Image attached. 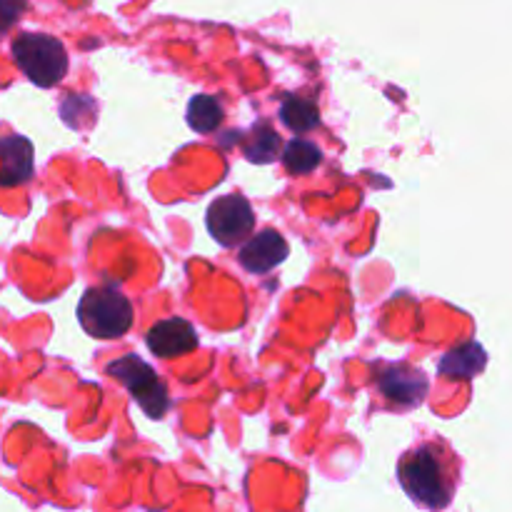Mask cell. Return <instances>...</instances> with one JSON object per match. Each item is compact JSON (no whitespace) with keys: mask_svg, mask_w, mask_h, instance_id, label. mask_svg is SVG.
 Segmentation results:
<instances>
[{"mask_svg":"<svg viewBox=\"0 0 512 512\" xmlns=\"http://www.w3.org/2000/svg\"><path fill=\"white\" fill-rule=\"evenodd\" d=\"M400 488L413 503L428 510L448 508L453 500V460L440 440L415 445L398 463Z\"/></svg>","mask_w":512,"mask_h":512,"instance_id":"6da1fadb","label":"cell"},{"mask_svg":"<svg viewBox=\"0 0 512 512\" xmlns=\"http://www.w3.org/2000/svg\"><path fill=\"white\" fill-rule=\"evenodd\" d=\"M133 303L113 285H95L78 303V323L90 338L115 340L133 328Z\"/></svg>","mask_w":512,"mask_h":512,"instance_id":"7a4b0ae2","label":"cell"},{"mask_svg":"<svg viewBox=\"0 0 512 512\" xmlns=\"http://www.w3.org/2000/svg\"><path fill=\"white\" fill-rule=\"evenodd\" d=\"M13 58L20 73L38 88H53L68 75V50L48 33H20L13 40Z\"/></svg>","mask_w":512,"mask_h":512,"instance_id":"3957f363","label":"cell"},{"mask_svg":"<svg viewBox=\"0 0 512 512\" xmlns=\"http://www.w3.org/2000/svg\"><path fill=\"white\" fill-rule=\"evenodd\" d=\"M105 373L128 390L130 398L140 405V410L148 418L160 420L170 410L168 388L160 380V375L138 355H123V358L113 360V363L105 365Z\"/></svg>","mask_w":512,"mask_h":512,"instance_id":"277c9868","label":"cell"},{"mask_svg":"<svg viewBox=\"0 0 512 512\" xmlns=\"http://www.w3.org/2000/svg\"><path fill=\"white\" fill-rule=\"evenodd\" d=\"M373 385L388 408L395 410L418 408L425 403L430 390L428 375L408 363H378Z\"/></svg>","mask_w":512,"mask_h":512,"instance_id":"5b68a950","label":"cell"},{"mask_svg":"<svg viewBox=\"0 0 512 512\" xmlns=\"http://www.w3.org/2000/svg\"><path fill=\"white\" fill-rule=\"evenodd\" d=\"M205 228H208L210 238L218 245H223V248L243 245L255 230L253 205L248 203V198L238 193L223 195V198L213 200L208 205Z\"/></svg>","mask_w":512,"mask_h":512,"instance_id":"8992f818","label":"cell"},{"mask_svg":"<svg viewBox=\"0 0 512 512\" xmlns=\"http://www.w3.org/2000/svg\"><path fill=\"white\" fill-rule=\"evenodd\" d=\"M145 343L155 358L163 360L183 358V355L195 353L200 345L198 333L185 318H165L150 325L148 333H145Z\"/></svg>","mask_w":512,"mask_h":512,"instance_id":"52a82bcc","label":"cell"},{"mask_svg":"<svg viewBox=\"0 0 512 512\" xmlns=\"http://www.w3.org/2000/svg\"><path fill=\"white\" fill-rule=\"evenodd\" d=\"M290 248L288 240L283 238V233L273 228H263L260 233H255L253 238L245 240L238 250V263L240 268L248 270L253 275H265L273 268H278L280 263H285Z\"/></svg>","mask_w":512,"mask_h":512,"instance_id":"ba28073f","label":"cell"},{"mask_svg":"<svg viewBox=\"0 0 512 512\" xmlns=\"http://www.w3.org/2000/svg\"><path fill=\"white\" fill-rule=\"evenodd\" d=\"M33 143L23 135L0 138V188H18L33 178Z\"/></svg>","mask_w":512,"mask_h":512,"instance_id":"9c48e42d","label":"cell"},{"mask_svg":"<svg viewBox=\"0 0 512 512\" xmlns=\"http://www.w3.org/2000/svg\"><path fill=\"white\" fill-rule=\"evenodd\" d=\"M485 365H488V353L483 350V345L468 340L463 345H455L440 358L438 373L448 380H473L475 375L483 373Z\"/></svg>","mask_w":512,"mask_h":512,"instance_id":"30bf717a","label":"cell"},{"mask_svg":"<svg viewBox=\"0 0 512 512\" xmlns=\"http://www.w3.org/2000/svg\"><path fill=\"white\" fill-rule=\"evenodd\" d=\"M245 158L255 165H268L283 153V138L278 135V130L268 123H255L253 128L245 133L243 143H240Z\"/></svg>","mask_w":512,"mask_h":512,"instance_id":"8fae6325","label":"cell"},{"mask_svg":"<svg viewBox=\"0 0 512 512\" xmlns=\"http://www.w3.org/2000/svg\"><path fill=\"white\" fill-rule=\"evenodd\" d=\"M280 120L295 135H305L320 125V108L313 98L305 95H285L280 103Z\"/></svg>","mask_w":512,"mask_h":512,"instance_id":"7c38bea8","label":"cell"},{"mask_svg":"<svg viewBox=\"0 0 512 512\" xmlns=\"http://www.w3.org/2000/svg\"><path fill=\"white\" fill-rule=\"evenodd\" d=\"M188 125L200 135H208L215 133V130L223 125L225 118V108H223V100L215 98V95H195L190 98L188 103Z\"/></svg>","mask_w":512,"mask_h":512,"instance_id":"4fadbf2b","label":"cell"},{"mask_svg":"<svg viewBox=\"0 0 512 512\" xmlns=\"http://www.w3.org/2000/svg\"><path fill=\"white\" fill-rule=\"evenodd\" d=\"M285 170L290 175H308L323 163V150L315 143L303 138H293L290 143L283 145V153H280Z\"/></svg>","mask_w":512,"mask_h":512,"instance_id":"5bb4252c","label":"cell"},{"mask_svg":"<svg viewBox=\"0 0 512 512\" xmlns=\"http://www.w3.org/2000/svg\"><path fill=\"white\" fill-rule=\"evenodd\" d=\"M28 3L25 0H0V35L8 33L15 23L20 20V15L25 13Z\"/></svg>","mask_w":512,"mask_h":512,"instance_id":"9a60e30c","label":"cell"}]
</instances>
